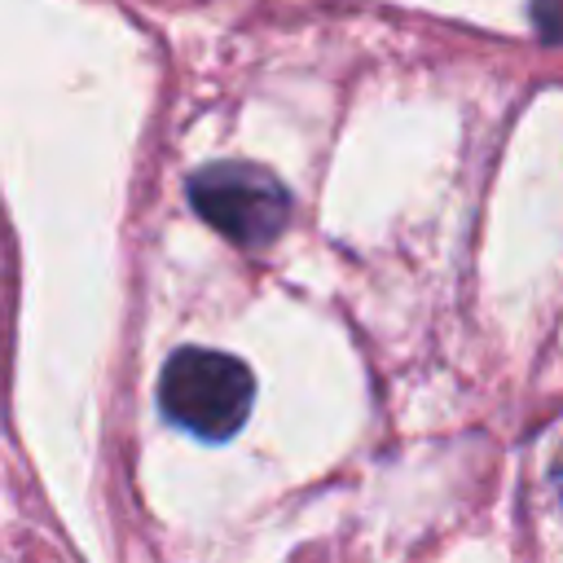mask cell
I'll return each instance as SVG.
<instances>
[{
    "instance_id": "obj_1",
    "label": "cell",
    "mask_w": 563,
    "mask_h": 563,
    "mask_svg": "<svg viewBox=\"0 0 563 563\" xmlns=\"http://www.w3.org/2000/svg\"><path fill=\"white\" fill-rule=\"evenodd\" d=\"M251 400H255L251 369L238 356L211 347H180L158 378L163 413L202 440H229L246 422Z\"/></svg>"
},
{
    "instance_id": "obj_2",
    "label": "cell",
    "mask_w": 563,
    "mask_h": 563,
    "mask_svg": "<svg viewBox=\"0 0 563 563\" xmlns=\"http://www.w3.org/2000/svg\"><path fill=\"white\" fill-rule=\"evenodd\" d=\"M194 211L238 246H264L286 224V189L255 163H211L189 176Z\"/></svg>"
},
{
    "instance_id": "obj_3",
    "label": "cell",
    "mask_w": 563,
    "mask_h": 563,
    "mask_svg": "<svg viewBox=\"0 0 563 563\" xmlns=\"http://www.w3.org/2000/svg\"><path fill=\"white\" fill-rule=\"evenodd\" d=\"M554 479H559V493H563V453H559V466H554Z\"/></svg>"
}]
</instances>
